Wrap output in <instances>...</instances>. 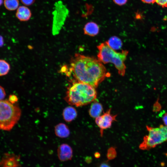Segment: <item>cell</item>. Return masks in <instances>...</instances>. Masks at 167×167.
Wrapping results in <instances>:
<instances>
[{
	"label": "cell",
	"mask_w": 167,
	"mask_h": 167,
	"mask_svg": "<svg viewBox=\"0 0 167 167\" xmlns=\"http://www.w3.org/2000/svg\"><path fill=\"white\" fill-rule=\"evenodd\" d=\"M6 96L4 88L0 85V101L3 100Z\"/></svg>",
	"instance_id": "cell-19"
},
{
	"label": "cell",
	"mask_w": 167,
	"mask_h": 167,
	"mask_svg": "<svg viewBox=\"0 0 167 167\" xmlns=\"http://www.w3.org/2000/svg\"><path fill=\"white\" fill-rule=\"evenodd\" d=\"M106 42L109 46L114 50L120 49L122 46L121 40L116 36L112 37Z\"/></svg>",
	"instance_id": "cell-14"
},
{
	"label": "cell",
	"mask_w": 167,
	"mask_h": 167,
	"mask_svg": "<svg viewBox=\"0 0 167 167\" xmlns=\"http://www.w3.org/2000/svg\"><path fill=\"white\" fill-rule=\"evenodd\" d=\"M4 5L5 8L9 11H14L18 8L19 0H4Z\"/></svg>",
	"instance_id": "cell-15"
},
{
	"label": "cell",
	"mask_w": 167,
	"mask_h": 167,
	"mask_svg": "<svg viewBox=\"0 0 167 167\" xmlns=\"http://www.w3.org/2000/svg\"><path fill=\"white\" fill-rule=\"evenodd\" d=\"M84 30L85 34L93 36L96 35L98 33L99 28L97 24L91 22L86 24Z\"/></svg>",
	"instance_id": "cell-12"
},
{
	"label": "cell",
	"mask_w": 167,
	"mask_h": 167,
	"mask_svg": "<svg viewBox=\"0 0 167 167\" xmlns=\"http://www.w3.org/2000/svg\"><path fill=\"white\" fill-rule=\"evenodd\" d=\"M128 0H113V2L116 4L122 6L125 4Z\"/></svg>",
	"instance_id": "cell-22"
},
{
	"label": "cell",
	"mask_w": 167,
	"mask_h": 167,
	"mask_svg": "<svg viewBox=\"0 0 167 167\" xmlns=\"http://www.w3.org/2000/svg\"><path fill=\"white\" fill-rule=\"evenodd\" d=\"M3 3L2 0H0V6L2 5Z\"/></svg>",
	"instance_id": "cell-27"
},
{
	"label": "cell",
	"mask_w": 167,
	"mask_h": 167,
	"mask_svg": "<svg viewBox=\"0 0 167 167\" xmlns=\"http://www.w3.org/2000/svg\"><path fill=\"white\" fill-rule=\"evenodd\" d=\"M95 88L88 84L75 81L67 88L65 100L70 105L79 107L96 100Z\"/></svg>",
	"instance_id": "cell-2"
},
{
	"label": "cell",
	"mask_w": 167,
	"mask_h": 167,
	"mask_svg": "<svg viewBox=\"0 0 167 167\" xmlns=\"http://www.w3.org/2000/svg\"><path fill=\"white\" fill-rule=\"evenodd\" d=\"M162 120L165 126H167V113H165L162 118Z\"/></svg>",
	"instance_id": "cell-23"
},
{
	"label": "cell",
	"mask_w": 167,
	"mask_h": 167,
	"mask_svg": "<svg viewBox=\"0 0 167 167\" xmlns=\"http://www.w3.org/2000/svg\"><path fill=\"white\" fill-rule=\"evenodd\" d=\"M58 158L61 161L70 160L73 156V150L71 147L66 143H63L57 149Z\"/></svg>",
	"instance_id": "cell-8"
},
{
	"label": "cell",
	"mask_w": 167,
	"mask_h": 167,
	"mask_svg": "<svg viewBox=\"0 0 167 167\" xmlns=\"http://www.w3.org/2000/svg\"><path fill=\"white\" fill-rule=\"evenodd\" d=\"M103 110L102 105L97 101L92 104L89 110V114L91 117L96 118L99 116Z\"/></svg>",
	"instance_id": "cell-13"
},
{
	"label": "cell",
	"mask_w": 167,
	"mask_h": 167,
	"mask_svg": "<svg viewBox=\"0 0 167 167\" xmlns=\"http://www.w3.org/2000/svg\"><path fill=\"white\" fill-rule=\"evenodd\" d=\"M97 48L99 50L98 59L104 63H113L119 74L122 76L124 75L126 69L124 62L128 51L123 50L121 52H117L110 47L106 42L101 44Z\"/></svg>",
	"instance_id": "cell-3"
},
{
	"label": "cell",
	"mask_w": 167,
	"mask_h": 167,
	"mask_svg": "<svg viewBox=\"0 0 167 167\" xmlns=\"http://www.w3.org/2000/svg\"><path fill=\"white\" fill-rule=\"evenodd\" d=\"M99 167H110V166L109 165L108 163H102L100 165Z\"/></svg>",
	"instance_id": "cell-25"
},
{
	"label": "cell",
	"mask_w": 167,
	"mask_h": 167,
	"mask_svg": "<svg viewBox=\"0 0 167 167\" xmlns=\"http://www.w3.org/2000/svg\"><path fill=\"white\" fill-rule=\"evenodd\" d=\"M111 109L110 108L103 115L96 118L95 122L100 129L101 136L103 135L104 130L110 127L112 122L116 121L117 115L111 114Z\"/></svg>",
	"instance_id": "cell-6"
},
{
	"label": "cell",
	"mask_w": 167,
	"mask_h": 167,
	"mask_svg": "<svg viewBox=\"0 0 167 167\" xmlns=\"http://www.w3.org/2000/svg\"><path fill=\"white\" fill-rule=\"evenodd\" d=\"M8 100L11 104H15L17 101L18 98L16 95L11 94L9 96Z\"/></svg>",
	"instance_id": "cell-17"
},
{
	"label": "cell",
	"mask_w": 167,
	"mask_h": 167,
	"mask_svg": "<svg viewBox=\"0 0 167 167\" xmlns=\"http://www.w3.org/2000/svg\"><path fill=\"white\" fill-rule=\"evenodd\" d=\"M143 2L147 3H153L156 2V0H141Z\"/></svg>",
	"instance_id": "cell-24"
},
{
	"label": "cell",
	"mask_w": 167,
	"mask_h": 167,
	"mask_svg": "<svg viewBox=\"0 0 167 167\" xmlns=\"http://www.w3.org/2000/svg\"><path fill=\"white\" fill-rule=\"evenodd\" d=\"M148 135L139 145L142 150H148L167 141V126L163 125L157 127L148 126Z\"/></svg>",
	"instance_id": "cell-5"
},
{
	"label": "cell",
	"mask_w": 167,
	"mask_h": 167,
	"mask_svg": "<svg viewBox=\"0 0 167 167\" xmlns=\"http://www.w3.org/2000/svg\"><path fill=\"white\" fill-rule=\"evenodd\" d=\"M4 44V41L3 37L0 35V47L3 46Z\"/></svg>",
	"instance_id": "cell-26"
},
{
	"label": "cell",
	"mask_w": 167,
	"mask_h": 167,
	"mask_svg": "<svg viewBox=\"0 0 167 167\" xmlns=\"http://www.w3.org/2000/svg\"><path fill=\"white\" fill-rule=\"evenodd\" d=\"M21 114L18 105L8 100L0 101V130L11 131L18 122Z\"/></svg>",
	"instance_id": "cell-4"
},
{
	"label": "cell",
	"mask_w": 167,
	"mask_h": 167,
	"mask_svg": "<svg viewBox=\"0 0 167 167\" xmlns=\"http://www.w3.org/2000/svg\"><path fill=\"white\" fill-rule=\"evenodd\" d=\"M55 135L61 138H66L68 137L70 134V131L67 126L62 123H60L57 125L55 128Z\"/></svg>",
	"instance_id": "cell-10"
},
{
	"label": "cell",
	"mask_w": 167,
	"mask_h": 167,
	"mask_svg": "<svg viewBox=\"0 0 167 167\" xmlns=\"http://www.w3.org/2000/svg\"><path fill=\"white\" fill-rule=\"evenodd\" d=\"M31 12L27 7L20 6L17 9L16 13V17L20 21H25L28 20L31 16Z\"/></svg>",
	"instance_id": "cell-9"
},
{
	"label": "cell",
	"mask_w": 167,
	"mask_h": 167,
	"mask_svg": "<svg viewBox=\"0 0 167 167\" xmlns=\"http://www.w3.org/2000/svg\"><path fill=\"white\" fill-rule=\"evenodd\" d=\"M21 2L26 6H30L33 4L35 0H20Z\"/></svg>",
	"instance_id": "cell-21"
},
{
	"label": "cell",
	"mask_w": 167,
	"mask_h": 167,
	"mask_svg": "<svg viewBox=\"0 0 167 167\" xmlns=\"http://www.w3.org/2000/svg\"><path fill=\"white\" fill-rule=\"evenodd\" d=\"M156 2L163 7H167V0H156Z\"/></svg>",
	"instance_id": "cell-20"
},
{
	"label": "cell",
	"mask_w": 167,
	"mask_h": 167,
	"mask_svg": "<svg viewBox=\"0 0 167 167\" xmlns=\"http://www.w3.org/2000/svg\"><path fill=\"white\" fill-rule=\"evenodd\" d=\"M10 69L9 64L4 60L0 59V76L7 74Z\"/></svg>",
	"instance_id": "cell-16"
},
{
	"label": "cell",
	"mask_w": 167,
	"mask_h": 167,
	"mask_svg": "<svg viewBox=\"0 0 167 167\" xmlns=\"http://www.w3.org/2000/svg\"><path fill=\"white\" fill-rule=\"evenodd\" d=\"M70 72L75 81L88 84L94 88L110 74L98 59L75 54L71 58Z\"/></svg>",
	"instance_id": "cell-1"
},
{
	"label": "cell",
	"mask_w": 167,
	"mask_h": 167,
	"mask_svg": "<svg viewBox=\"0 0 167 167\" xmlns=\"http://www.w3.org/2000/svg\"><path fill=\"white\" fill-rule=\"evenodd\" d=\"M20 156L14 153H5L0 161V167H19Z\"/></svg>",
	"instance_id": "cell-7"
},
{
	"label": "cell",
	"mask_w": 167,
	"mask_h": 167,
	"mask_svg": "<svg viewBox=\"0 0 167 167\" xmlns=\"http://www.w3.org/2000/svg\"><path fill=\"white\" fill-rule=\"evenodd\" d=\"M115 150L113 148H110L108 151V157L109 159L113 158L116 155Z\"/></svg>",
	"instance_id": "cell-18"
},
{
	"label": "cell",
	"mask_w": 167,
	"mask_h": 167,
	"mask_svg": "<svg viewBox=\"0 0 167 167\" xmlns=\"http://www.w3.org/2000/svg\"><path fill=\"white\" fill-rule=\"evenodd\" d=\"M63 117L65 121L70 122L74 120L77 116L75 109L71 106L65 108L63 112Z\"/></svg>",
	"instance_id": "cell-11"
}]
</instances>
